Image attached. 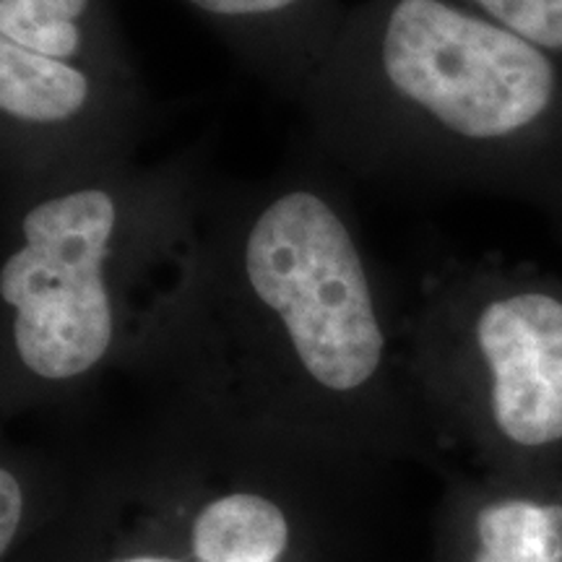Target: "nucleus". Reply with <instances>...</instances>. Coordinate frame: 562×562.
<instances>
[{"label": "nucleus", "instance_id": "nucleus-9", "mask_svg": "<svg viewBox=\"0 0 562 562\" xmlns=\"http://www.w3.org/2000/svg\"><path fill=\"white\" fill-rule=\"evenodd\" d=\"M188 533H191V542H188V552H191V558H178V554H167V552H133L115 562H269V560L232 558V554L214 550V547L203 542V539L195 537L191 529H188Z\"/></svg>", "mask_w": 562, "mask_h": 562}, {"label": "nucleus", "instance_id": "nucleus-6", "mask_svg": "<svg viewBox=\"0 0 562 562\" xmlns=\"http://www.w3.org/2000/svg\"><path fill=\"white\" fill-rule=\"evenodd\" d=\"M279 94L297 100L339 30V0H182Z\"/></svg>", "mask_w": 562, "mask_h": 562}, {"label": "nucleus", "instance_id": "nucleus-8", "mask_svg": "<svg viewBox=\"0 0 562 562\" xmlns=\"http://www.w3.org/2000/svg\"><path fill=\"white\" fill-rule=\"evenodd\" d=\"M26 510V490L21 474L9 461L0 469V554H9L16 542Z\"/></svg>", "mask_w": 562, "mask_h": 562}, {"label": "nucleus", "instance_id": "nucleus-1", "mask_svg": "<svg viewBox=\"0 0 562 562\" xmlns=\"http://www.w3.org/2000/svg\"><path fill=\"white\" fill-rule=\"evenodd\" d=\"M140 360L178 372L193 409L273 440L383 442L406 419V321L313 172L211 186L191 281Z\"/></svg>", "mask_w": 562, "mask_h": 562}, {"label": "nucleus", "instance_id": "nucleus-5", "mask_svg": "<svg viewBox=\"0 0 562 562\" xmlns=\"http://www.w3.org/2000/svg\"><path fill=\"white\" fill-rule=\"evenodd\" d=\"M412 372L516 453L562 446V273L446 261L406 315Z\"/></svg>", "mask_w": 562, "mask_h": 562}, {"label": "nucleus", "instance_id": "nucleus-3", "mask_svg": "<svg viewBox=\"0 0 562 562\" xmlns=\"http://www.w3.org/2000/svg\"><path fill=\"white\" fill-rule=\"evenodd\" d=\"M211 182L136 157L3 195L0 323L11 404L140 360L191 281Z\"/></svg>", "mask_w": 562, "mask_h": 562}, {"label": "nucleus", "instance_id": "nucleus-4", "mask_svg": "<svg viewBox=\"0 0 562 562\" xmlns=\"http://www.w3.org/2000/svg\"><path fill=\"white\" fill-rule=\"evenodd\" d=\"M146 121L108 0H0L3 195L133 159Z\"/></svg>", "mask_w": 562, "mask_h": 562}, {"label": "nucleus", "instance_id": "nucleus-7", "mask_svg": "<svg viewBox=\"0 0 562 562\" xmlns=\"http://www.w3.org/2000/svg\"><path fill=\"white\" fill-rule=\"evenodd\" d=\"M472 562H562V503L503 497L476 516Z\"/></svg>", "mask_w": 562, "mask_h": 562}, {"label": "nucleus", "instance_id": "nucleus-2", "mask_svg": "<svg viewBox=\"0 0 562 562\" xmlns=\"http://www.w3.org/2000/svg\"><path fill=\"white\" fill-rule=\"evenodd\" d=\"M297 102L362 180L526 203L562 229V63L453 0L344 13Z\"/></svg>", "mask_w": 562, "mask_h": 562}]
</instances>
